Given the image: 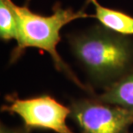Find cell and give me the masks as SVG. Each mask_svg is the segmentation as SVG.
<instances>
[{
	"label": "cell",
	"mask_w": 133,
	"mask_h": 133,
	"mask_svg": "<svg viewBox=\"0 0 133 133\" xmlns=\"http://www.w3.org/2000/svg\"><path fill=\"white\" fill-rule=\"evenodd\" d=\"M68 38L74 57L92 81L104 88L133 70V36L99 24Z\"/></svg>",
	"instance_id": "1"
},
{
	"label": "cell",
	"mask_w": 133,
	"mask_h": 133,
	"mask_svg": "<svg viewBox=\"0 0 133 133\" xmlns=\"http://www.w3.org/2000/svg\"><path fill=\"white\" fill-rule=\"evenodd\" d=\"M17 17L18 31L17 46L12 50L10 62H15L24 54L29 48H34L47 52L52 58L55 66L58 71L64 73L76 85L86 91L91 89L85 86L65 63L57 52V45L61 41V30L65 25L77 19L94 17L85 11V8L74 10L72 8H63L60 3H56L52 8V13L43 16L34 12L29 6V1L23 5L14 4Z\"/></svg>",
	"instance_id": "2"
},
{
	"label": "cell",
	"mask_w": 133,
	"mask_h": 133,
	"mask_svg": "<svg viewBox=\"0 0 133 133\" xmlns=\"http://www.w3.org/2000/svg\"><path fill=\"white\" fill-rule=\"evenodd\" d=\"M70 118L82 133H128L133 112L96 98L74 100L69 106Z\"/></svg>",
	"instance_id": "3"
},
{
	"label": "cell",
	"mask_w": 133,
	"mask_h": 133,
	"mask_svg": "<svg viewBox=\"0 0 133 133\" xmlns=\"http://www.w3.org/2000/svg\"><path fill=\"white\" fill-rule=\"evenodd\" d=\"M7 105L2 111L17 114L29 129L41 128L56 133H74L69 129L66 121L71 110L49 95H42L21 99L17 97L7 98Z\"/></svg>",
	"instance_id": "4"
},
{
	"label": "cell",
	"mask_w": 133,
	"mask_h": 133,
	"mask_svg": "<svg viewBox=\"0 0 133 133\" xmlns=\"http://www.w3.org/2000/svg\"><path fill=\"white\" fill-rule=\"evenodd\" d=\"M87 2L94 5V18L98 19L100 25L116 33L133 36V17L120 10L103 6L98 0H87Z\"/></svg>",
	"instance_id": "5"
},
{
	"label": "cell",
	"mask_w": 133,
	"mask_h": 133,
	"mask_svg": "<svg viewBox=\"0 0 133 133\" xmlns=\"http://www.w3.org/2000/svg\"><path fill=\"white\" fill-rule=\"evenodd\" d=\"M96 99L133 112V70L105 88Z\"/></svg>",
	"instance_id": "6"
},
{
	"label": "cell",
	"mask_w": 133,
	"mask_h": 133,
	"mask_svg": "<svg viewBox=\"0 0 133 133\" xmlns=\"http://www.w3.org/2000/svg\"><path fill=\"white\" fill-rule=\"evenodd\" d=\"M12 0H0V37L3 41L17 40V17Z\"/></svg>",
	"instance_id": "7"
},
{
	"label": "cell",
	"mask_w": 133,
	"mask_h": 133,
	"mask_svg": "<svg viewBox=\"0 0 133 133\" xmlns=\"http://www.w3.org/2000/svg\"><path fill=\"white\" fill-rule=\"evenodd\" d=\"M30 129L27 128V127L18 129H10L2 124L1 129H0V133H30Z\"/></svg>",
	"instance_id": "8"
}]
</instances>
